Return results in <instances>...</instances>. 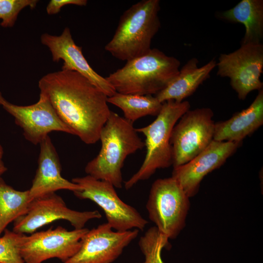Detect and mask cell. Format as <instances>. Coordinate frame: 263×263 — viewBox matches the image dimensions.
<instances>
[{
	"label": "cell",
	"instance_id": "cell-1",
	"mask_svg": "<svg viewBox=\"0 0 263 263\" xmlns=\"http://www.w3.org/2000/svg\"><path fill=\"white\" fill-rule=\"evenodd\" d=\"M38 88L73 135L86 144L99 140L111 112L101 90L77 72L65 70L43 76Z\"/></svg>",
	"mask_w": 263,
	"mask_h": 263
},
{
	"label": "cell",
	"instance_id": "cell-2",
	"mask_svg": "<svg viewBox=\"0 0 263 263\" xmlns=\"http://www.w3.org/2000/svg\"><path fill=\"white\" fill-rule=\"evenodd\" d=\"M133 123L111 111L99 136L101 147L95 157L85 168L87 175L121 188L122 169L127 157L142 150L145 143L139 137Z\"/></svg>",
	"mask_w": 263,
	"mask_h": 263
},
{
	"label": "cell",
	"instance_id": "cell-3",
	"mask_svg": "<svg viewBox=\"0 0 263 263\" xmlns=\"http://www.w3.org/2000/svg\"><path fill=\"white\" fill-rule=\"evenodd\" d=\"M180 62L157 48L127 61L105 78L116 92L140 95L156 94L177 76Z\"/></svg>",
	"mask_w": 263,
	"mask_h": 263
},
{
	"label": "cell",
	"instance_id": "cell-4",
	"mask_svg": "<svg viewBox=\"0 0 263 263\" xmlns=\"http://www.w3.org/2000/svg\"><path fill=\"white\" fill-rule=\"evenodd\" d=\"M159 0H142L120 17L118 26L105 50L115 58L129 61L147 53L161 23Z\"/></svg>",
	"mask_w": 263,
	"mask_h": 263
},
{
	"label": "cell",
	"instance_id": "cell-5",
	"mask_svg": "<svg viewBox=\"0 0 263 263\" xmlns=\"http://www.w3.org/2000/svg\"><path fill=\"white\" fill-rule=\"evenodd\" d=\"M190 107L188 101H165L152 123L136 129L137 132L145 136L146 153L139 169L125 182L126 189L131 188L139 181L148 179L158 169L172 165V149L170 143L171 132L176 123Z\"/></svg>",
	"mask_w": 263,
	"mask_h": 263
},
{
	"label": "cell",
	"instance_id": "cell-6",
	"mask_svg": "<svg viewBox=\"0 0 263 263\" xmlns=\"http://www.w3.org/2000/svg\"><path fill=\"white\" fill-rule=\"evenodd\" d=\"M189 198L172 176L158 179L152 184L146 204L149 217L168 239L176 238L185 227Z\"/></svg>",
	"mask_w": 263,
	"mask_h": 263
},
{
	"label": "cell",
	"instance_id": "cell-7",
	"mask_svg": "<svg viewBox=\"0 0 263 263\" xmlns=\"http://www.w3.org/2000/svg\"><path fill=\"white\" fill-rule=\"evenodd\" d=\"M81 189L74 192L80 199H89L96 204L105 213L107 223L113 229L126 231L134 229L143 230L148 223L133 207L123 202L110 183L90 175L72 179Z\"/></svg>",
	"mask_w": 263,
	"mask_h": 263
},
{
	"label": "cell",
	"instance_id": "cell-8",
	"mask_svg": "<svg viewBox=\"0 0 263 263\" xmlns=\"http://www.w3.org/2000/svg\"><path fill=\"white\" fill-rule=\"evenodd\" d=\"M213 115L209 108L189 110L176 123L170 138L173 168L189 162L213 140Z\"/></svg>",
	"mask_w": 263,
	"mask_h": 263
},
{
	"label": "cell",
	"instance_id": "cell-9",
	"mask_svg": "<svg viewBox=\"0 0 263 263\" xmlns=\"http://www.w3.org/2000/svg\"><path fill=\"white\" fill-rule=\"evenodd\" d=\"M216 67L217 75L229 78L238 98L244 100L251 92L263 89V45L242 44L233 52L221 54Z\"/></svg>",
	"mask_w": 263,
	"mask_h": 263
},
{
	"label": "cell",
	"instance_id": "cell-10",
	"mask_svg": "<svg viewBox=\"0 0 263 263\" xmlns=\"http://www.w3.org/2000/svg\"><path fill=\"white\" fill-rule=\"evenodd\" d=\"M89 230L83 228L69 231L58 226L29 236L23 234L20 249L21 257L25 263H42L51 258L64 263L77 253Z\"/></svg>",
	"mask_w": 263,
	"mask_h": 263
},
{
	"label": "cell",
	"instance_id": "cell-11",
	"mask_svg": "<svg viewBox=\"0 0 263 263\" xmlns=\"http://www.w3.org/2000/svg\"><path fill=\"white\" fill-rule=\"evenodd\" d=\"M101 217L97 210L79 211L69 208L61 197L54 192L33 199L26 214L14 221L13 231L31 234L58 220H66L75 229H81L89 221Z\"/></svg>",
	"mask_w": 263,
	"mask_h": 263
},
{
	"label": "cell",
	"instance_id": "cell-12",
	"mask_svg": "<svg viewBox=\"0 0 263 263\" xmlns=\"http://www.w3.org/2000/svg\"><path fill=\"white\" fill-rule=\"evenodd\" d=\"M0 105L14 118L16 124L22 130L25 138L33 144H39L52 132L73 135L48 100L41 95L35 104L19 106L9 102L0 91Z\"/></svg>",
	"mask_w": 263,
	"mask_h": 263
},
{
	"label": "cell",
	"instance_id": "cell-13",
	"mask_svg": "<svg viewBox=\"0 0 263 263\" xmlns=\"http://www.w3.org/2000/svg\"><path fill=\"white\" fill-rule=\"evenodd\" d=\"M136 229L114 231L107 223L89 230L81 246L70 259L62 263H112L138 236Z\"/></svg>",
	"mask_w": 263,
	"mask_h": 263
},
{
	"label": "cell",
	"instance_id": "cell-14",
	"mask_svg": "<svg viewBox=\"0 0 263 263\" xmlns=\"http://www.w3.org/2000/svg\"><path fill=\"white\" fill-rule=\"evenodd\" d=\"M241 144L213 140L189 162L173 168L172 177L177 181L189 198L193 197L198 192L205 176L223 165Z\"/></svg>",
	"mask_w": 263,
	"mask_h": 263
},
{
	"label": "cell",
	"instance_id": "cell-15",
	"mask_svg": "<svg viewBox=\"0 0 263 263\" xmlns=\"http://www.w3.org/2000/svg\"><path fill=\"white\" fill-rule=\"evenodd\" d=\"M41 42L50 50L53 61H63L61 70L77 72L101 90L108 97L113 95L115 91L111 84L96 72L90 65L82 52V48L75 42L70 29L66 27L60 36L43 34Z\"/></svg>",
	"mask_w": 263,
	"mask_h": 263
},
{
	"label": "cell",
	"instance_id": "cell-16",
	"mask_svg": "<svg viewBox=\"0 0 263 263\" xmlns=\"http://www.w3.org/2000/svg\"><path fill=\"white\" fill-rule=\"evenodd\" d=\"M39 146L38 168L28 189L31 200L59 190L74 192L81 189L78 185L61 176L59 157L49 135L39 143Z\"/></svg>",
	"mask_w": 263,
	"mask_h": 263
},
{
	"label": "cell",
	"instance_id": "cell-17",
	"mask_svg": "<svg viewBox=\"0 0 263 263\" xmlns=\"http://www.w3.org/2000/svg\"><path fill=\"white\" fill-rule=\"evenodd\" d=\"M263 124V90L250 105L228 120L215 123L213 140L241 143Z\"/></svg>",
	"mask_w": 263,
	"mask_h": 263
},
{
	"label": "cell",
	"instance_id": "cell-18",
	"mask_svg": "<svg viewBox=\"0 0 263 263\" xmlns=\"http://www.w3.org/2000/svg\"><path fill=\"white\" fill-rule=\"evenodd\" d=\"M198 60L193 57L180 69L174 79L155 97L161 103L169 100L181 102L192 94L205 81L216 67V61L212 59L205 65L198 67Z\"/></svg>",
	"mask_w": 263,
	"mask_h": 263
},
{
	"label": "cell",
	"instance_id": "cell-19",
	"mask_svg": "<svg viewBox=\"0 0 263 263\" xmlns=\"http://www.w3.org/2000/svg\"><path fill=\"white\" fill-rule=\"evenodd\" d=\"M230 22L240 23L245 27L242 44L262 43L263 38V0H242L233 8L221 14Z\"/></svg>",
	"mask_w": 263,
	"mask_h": 263
},
{
	"label": "cell",
	"instance_id": "cell-20",
	"mask_svg": "<svg viewBox=\"0 0 263 263\" xmlns=\"http://www.w3.org/2000/svg\"><path fill=\"white\" fill-rule=\"evenodd\" d=\"M107 101L120 109L124 117L132 123L144 116H157L163 104L152 95L128 94L117 92L108 97Z\"/></svg>",
	"mask_w": 263,
	"mask_h": 263
},
{
	"label": "cell",
	"instance_id": "cell-21",
	"mask_svg": "<svg viewBox=\"0 0 263 263\" xmlns=\"http://www.w3.org/2000/svg\"><path fill=\"white\" fill-rule=\"evenodd\" d=\"M31 201L28 190H17L0 177V236L10 223L26 214Z\"/></svg>",
	"mask_w": 263,
	"mask_h": 263
},
{
	"label": "cell",
	"instance_id": "cell-22",
	"mask_svg": "<svg viewBox=\"0 0 263 263\" xmlns=\"http://www.w3.org/2000/svg\"><path fill=\"white\" fill-rule=\"evenodd\" d=\"M168 240L155 226L148 229L138 242L145 260L143 262L138 263H163L161 251L168 244Z\"/></svg>",
	"mask_w": 263,
	"mask_h": 263
},
{
	"label": "cell",
	"instance_id": "cell-23",
	"mask_svg": "<svg viewBox=\"0 0 263 263\" xmlns=\"http://www.w3.org/2000/svg\"><path fill=\"white\" fill-rule=\"evenodd\" d=\"M23 234L6 229L0 236V263H25L20 254Z\"/></svg>",
	"mask_w": 263,
	"mask_h": 263
},
{
	"label": "cell",
	"instance_id": "cell-24",
	"mask_svg": "<svg viewBox=\"0 0 263 263\" xmlns=\"http://www.w3.org/2000/svg\"><path fill=\"white\" fill-rule=\"evenodd\" d=\"M37 0H0V25L3 27L14 25L20 11L26 7L34 8Z\"/></svg>",
	"mask_w": 263,
	"mask_h": 263
},
{
	"label": "cell",
	"instance_id": "cell-25",
	"mask_svg": "<svg viewBox=\"0 0 263 263\" xmlns=\"http://www.w3.org/2000/svg\"><path fill=\"white\" fill-rule=\"evenodd\" d=\"M87 2L86 0H51L46 7V11L49 15H54L57 14L65 5L74 4L83 6H86Z\"/></svg>",
	"mask_w": 263,
	"mask_h": 263
},
{
	"label": "cell",
	"instance_id": "cell-26",
	"mask_svg": "<svg viewBox=\"0 0 263 263\" xmlns=\"http://www.w3.org/2000/svg\"><path fill=\"white\" fill-rule=\"evenodd\" d=\"M3 149L0 143V177L7 171V169L3 161Z\"/></svg>",
	"mask_w": 263,
	"mask_h": 263
}]
</instances>
